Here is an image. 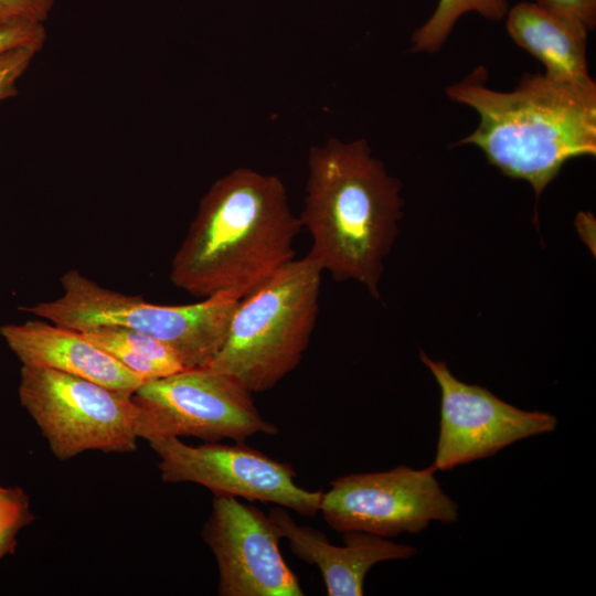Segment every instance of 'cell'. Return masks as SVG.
Here are the masks:
<instances>
[{
  "label": "cell",
  "instance_id": "3957f363",
  "mask_svg": "<svg viewBox=\"0 0 596 596\" xmlns=\"http://www.w3.org/2000/svg\"><path fill=\"white\" fill-rule=\"evenodd\" d=\"M401 190L365 139L312 147L299 216L311 236L307 255L334 280H354L381 299L384 259L403 216Z\"/></svg>",
  "mask_w": 596,
  "mask_h": 596
},
{
  "label": "cell",
  "instance_id": "5b68a950",
  "mask_svg": "<svg viewBox=\"0 0 596 596\" xmlns=\"http://www.w3.org/2000/svg\"><path fill=\"white\" fill-rule=\"evenodd\" d=\"M62 294L22 309L77 331L121 327L169 347L184 369L205 368L221 349L240 302L219 294L188 305H158L103 287L77 269L65 272Z\"/></svg>",
  "mask_w": 596,
  "mask_h": 596
},
{
  "label": "cell",
  "instance_id": "ba28073f",
  "mask_svg": "<svg viewBox=\"0 0 596 596\" xmlns=\"http://www.w3.org/2000/svg\"><path fill=\"white\" fill-rule=\"evenodd\" d=\"M429 466H397L380 472L351 473L331 481L319 512L337 532L362 531L383 538L418 533L430 521L458 519V504L443 490Z\"/></svg>",
  "mask_w": 596,
  "mask_h": 596
},
{
  "label": "cell",
  "instance_id": "9c48e42d",
  "mask_svg": "<svg viewBox=\"0 0 596 596\" xmlns=\"http://www.w3.org/2000/svg\"><path fill=\"white\" fill-rule=\"evenodd\" d=\"M148 443L159 459L158 469L166 483L192 482L214 497L275 503L306 517L319 512L322 491L301 488L295 482L290 465L243 443L191 446L175 436Z\"/></svg>",
  "mask_w": 596,
  "mask_h": 596
},
{
  "label": "cell",
  "instance_id": "52a82bcc",
  "mask_svg": "<svg viewBox=\"0 0 596 596\" xmlns=\"http://www.w3.org/2000/svg\"><path fill=\"white\" fill-rule=\"evenodd\" d=\"M253 393L209 368L183 369L143 382L132 394L139 405L140 438L192 436L205 443H243L256 434L276 435L258 412Z\"/></svg>",
  "mask_w": 596,
  "mask_h": 596
},
{
  "label": "cell",
  "instance_id": "8992f818",
  "mask_svg": "<svg viewBox=\"0 0 596 596\" xmlns=\"http://www.w3.org/2000/svg\"><path fill=\"white\" fill-rule=\"evenodd\" d=\"M20 404L58 460L88 450L132 453L140 438V407L125 395L89 380L51 369L22 365Z\"/></svg>",
  "mask_w": 596,
  "mask_h": 596
},
{
  "label": "cell",
  "instance_id": "8fae6325",
  "mask_svg": "<svg viewBox=\"0 0 596 596\" xmlns=\"http://www.w3.org/2000/svg\"><path fill=\"white\" fill-rule=\"evenodd\" d=\"M219 570L220 596H302L268 514L237 498L214 497L202 529Z\"/></svg>",
  "mask_w": 596,
  "mask_h": 596
},
{
  "label": "cell",
  "instance_id": "4fadbf2b",
  "mask_svg": "<svg viewBox=\"0 0 596 596\" xmlns=\"http://www.w3.org/2000/svg\"><path fill=\"white\" fill-rule=\"evenodd\" d=\"M0 334L22 365L51 369L132 395L143 380L83 332L47 320L4 324Z\"/></svg>",
  "mask_w": 596,
  "mask_h": 596
},
{
  "label": "cell",
  "instance_id": "7a4b0ae2",
  "mask_svg": "<svg viewBox=\"0 0 596 596\" xmlns=\"http://www.w3.org/2000/svg\"><path fill=\"white\" fill-rule=\"evenodd\" d=\"M477 68L446 88L447 97L479 115L477 128L457 145L479 148L488 162L526 181L539 200L571 159L596 156V84L524 74L510 92L485 84Z\"/></svg>",
  "mask_w": 596,
  "mask_h": 596
},
{
  "label": "cell",
  "instance_id": "30bf717a",
  "mask_svg": "<svg viewBox=\"0 0 596 596\" xmlns=\"http://www.w3.org/2000/svg\"><path fill=\"white\" fill-rule=\"evenodd\" d=\"M419 356L440 390L439 435L432 465L436 471L493 456L518 440L557 427L554 415L518 408L488 389L458 380L444 361L432 360L424 351Z\"/></svg>",
  "mask_w": 596,
  "mask_h": 596
},
{
  "label": "cell",
  "instance_id": "5bb4252c",
  "mask_svg": "<svg viewBox=\"0 0 596 596\" xmlns=\"http://www.w3.org/2000/svg\"><path fill=\"white\" fill-rule=\"evenodd\" d=\"M505 29L517 45L544 65L547 76L571 82L592 79L586 58L588 30L577 20L536 2H520L509 9Z\"/></svg>",
  "mask_w": 596,
  "mask_h": 596
},
{
  "label": "cell",
  "instance_id": "2e32d148",
  "mask_svg": "<svg viewBox=\"0 0 596 596\" xmlns=\"http://www.w3.org/2000/svg\"><path fill=\"white\" fill-rule=\"evenodd\" d=\"M508 11V0H439L429 19L414 31L412 51L438 52L466 13L475 12L487 20L501 21Z\"/></svg>",
  "mask_w": 596,
  "mask_h": 596
},
{
  "label": "cell",
  "instance_id": "ffe728a7",
  "mask_svg": "<svg viewBox=\"0 0 596 596\" xmlns=\"http://www.w3.org/2000/svg\"><path fill=\"white\" fill-rule=\"evenodd\" d=\"M54 0H0V26L25 21L44 23Z\"/></svg>",
  "mask_w": 596,
  "mask_h": 596
},
{
  "label": "cell",
  "instance_id": "44dd1931",
  "mask_svg": "<svg viewBox=\"0 0 596 596\" xmlns=\"http://www.w3.org/2000/svg\"><path fill=\"white\" fill-rule=\"evenodd\" d=\"M536 3L553 12L577 20L588 31L596 26V0H536Z\"/></svg>",
  "mask_w": 596,
  "mask_h": 596
},
{
  "label": "cell",
  "instance_id": "e0dca14e",
  "mask_svg": "<svg viewBox=\"0 0 596 596\" xmlns=\"http://www.w3.org/2000/svg\"><path fill=\"white\" fill-rule=\"evenodd\" d=\"M32 521L30 499L24 490L0 483V560L14 552L18 533Z\"/></svg>",
  "mask_w": 596,
  "mask_h": 596
},
{
  "label": "cell",
  "instance_id": "277c9868",
  "mask_svg": "<svg viewBox=\"0 0 596 596\" xmlns=\"http://www.w3.org/2000/svg\"><path fill=\"white\" fill-rule=\"evenodd\" d=\"M322 269L292 259L240 300L226 338L205 366L252 393L273 389L300 363L316 327Z\"/></svg>",
  "mask_w": 596,
  "mask_h": 596
},
{
  "label": "cell",
  "instance_id": "9a60e30c",
  "mask_svg": "<svg viewBox=\"0 0 596 596\" xmlns=\"http://www.w3.org/2000/svg\"><path fill=\"white\" fill-rule=\"evenodd\" d=\"M83 333L143 382L184 369L169 347L146 333L121 327H97Z\"/></svg>",
  "mask_w": 596,
  "mask_h": 596
},
{
  "label": "cell",
  "instance_id": "6da1fadb",
  "mask_svg": "<svg viewBox=\"0 0 596 596\" xmlns=\"http://www.w3.org/2000/svg\"><path fill=\"white\" fill-rule=\"evenodd\" d=\"M301 228L278 177L234 169L201 199L170 279L202 299L227 294L241 300L294 259Z\"/></svg>",
  "mask_w": 596,
  "mask_h": 596
},
{
  "label": "cell",
  "instance_id": "d6986e66",
  "mask_svg": "<svg viewBox=\"0 0 596 596\" xmlns=\"http://www.w3.org/2000/svg\"><path fill=\"white\" fill-rule=\"evenodd\" d=\"M46 39L43 23L19 21L0 26V55L18 47L42 49Z\"/></svg>",
  "mask_w": 596,
  "mask_h": 596
},
{
  "label": "cell",
  "instance_id": "7c38bea8",
  "mask_svg": "<svg viewBox=\"0 0 596 596\" xmlns=\"http://www.w3.org/2000/svg\"><path fill=\"white\" fill-rule=\"evenodd\" d=\"M268 515L291 552L319 568L328 596H362L364 578L375 564L417 554L413 545L362 531L343 532L344 545L337 546L317 529L297 524L284 507L270 509Z\"/></svg>",
  "mask_w": 596,
  "mask_h": 596
},
{
  "label": "cell",
  "instance_id": "ac0fdd59",
  "mask_svg": "<svg viewBox=\"0 0 596 596\" xmlns=\"http://www.w3.org/2000/svg\"><path fill=\"white\" fill-rule=\"evenodd\" d=\"M36 47H18L0 55V102L14 96L17 83L28 70Z\"/></svg>",
  "mask_w": 596,
  "mask_h": 596
}]
</instances>
